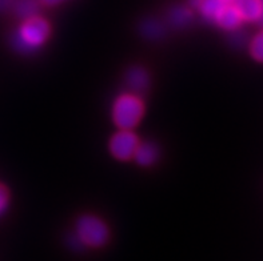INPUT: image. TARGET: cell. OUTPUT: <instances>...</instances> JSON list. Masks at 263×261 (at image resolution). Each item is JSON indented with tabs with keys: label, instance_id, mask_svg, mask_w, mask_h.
Segmentation results:
<instances>
[{
	"label": "cell",
	"instance_id": "obj_1",
	"mask_svg": "<svg viewBox=\"0 0 263 261\" xmlns=\"http://www.w3.org/2000/svg\"><path fill=\"white\" fill-rule=\"evenodd\" d=\"M50 32V24L43 17L23 20V24L11 35V47L22 55H31L46 43Z\"/></svg>",
	"mask_w": 263,
	"mask_h": 261
},
{
	"label": "cell",
	"instance_id": "obj_2",
	"mask_svg": "<svg viewBox=\"0 0 263 261\" xmlns=\"http://www.w3.org/2000/svg\"><path fill=\"white\" fill-rule=\"evenodd\" d=\"M143 103L135 95H122L114 103L112 119L120 129L131 131L135 128L143 117Z\"/></svg>",
	"mask_w": 263,
	"mask_h": 261
},
{
	"label": "cell",
	"instance_id": "obj_3",
	"mask_svg": "<svg viewBox=\"0 0 263 261\" xmlns=\"http://www.w3.org/2000/svg\"><path fill=\"white\" fill-rule=\"evenodd\" d=\"M77 236L83 245L102 247L108 240V228L99 217L84 215L77 223Z\"/></svg>",
	"mask_w": 263,
	"mask_h": 261
},
{
	"label": "cell",
	"instance_id": "obj_4",
	"mask_svg": "<svg viewBox=\"0 0 263 261\" xmlns=\"http://www.w3.org/2000/svg\"><path fill=\"white\" fill-rule=\"evenodd\" d=\"M139 140L137 135L128 129H122L111 137L110 140V152L118 160L126 162L134 156Z\"/></svg>",
	"mask_w": 263,
	"mask_h": 261
},
{
	"label": "cell",
	"instance_id": "obj_5",
	"mask_svg": "<svg viewBox=\"0 0 263 261\" xmlns=\"http://www.w3.org/2000/svg\"><path fill=\"white\" fill-rule=\"evenodd\" d=\"M231 4L239 13L240 19L250 23L258 22L263 7L262 0H233Z\"/></svg>",
	"mask_w": 263,
	"mask_h": 261
},
{
	"label": "cell",
	"instance_id": "obj_6",
	"mask_svg": "<svg viewBox=\"0 0 263 261\" xmlns=\"http://www.w3.org/2000/svg\"><path fill=\"white\" fill-rule=\"evenodd\" d=\"M126 84L134 93H144L150 87V76L142 67H133L126 73Z\"/></svg>",
	"mask_w": 263,
	"mask_h": 261
},
{
	"label": "cell",
	"instance_id": "obj_7",
	"mask_svg": "<svg viewBox=\"0 0 263 261\" xmlns=\"http://www.w3.org/2000/svg\"><path fill=\"white\" fill-rule=\"evenodd\" d=\"M214 23L226 31H235L237 28H239L240 24L243 23V20L240 19L239 13L234 8L233 4H226L218 13Z\"/></svg>",
	"mask_w": 263,
	"mask_h": 261
},
{
	"label": "cell",
	"instance_id": "obj_8",
	"mask_svg": "<svg viewBox=\"0 0 263 261\" xmlns=\"http://www.w3.org/2000/svg\"><path fill=\"white\" fill-rule=\"evenodd\" d=\"M133 157H135L139 166L148 167L157 162L159 157V148L150 142L139 143Z\"/></svg>",
	"mask_w": 263,
	"mask_h": 261
},
{
	"label": "cell",
	"instance_id": "obj_9",
	"mask_svg": "<svg viewBox=\"0 0 263 261\" xmlns=\"http://www.w3.org/2000/svg\"><path fill=\"white\" fill-rule=\"evenodd\" d=\"M39 10V0H15L12 4L13 13L22 20H27L33 16H37Z\"/></svg>",
	"mask_w": 263,
	"mask_h": 261
},
{
	"label": "cell",
	"instance_id": "obj_10",
	"mask_svg": "<svg viewBox=\"0 0 263 261\" xmlns=\"http://www.w3.org/2000/svg\"><path fill=\"white\" fill-rule=\"evenodd\" d=\"M168 22L175 28H184L193 22V12L183 6H175L168 12Z\"/></svg>",
	"mask_w": 263,
	"mask_h": 261
},
{
	"label": "cell",
	"instance_id": "obj_11",
	"mask_svg": "<svg viewBox=\"0 0 263 261\" xmlns=\"http://www.w3.org/2000/svg\"><path fill=\"white\" fill-rule=\"evenodd\" d=\"M140 33L148 40H158L164 35L163 24L155 19H146L140 23Z\"/></svg>",
	"mask_w": 263,
	"mask_h": 261
},
{
	"label": "cell",
	"instance_id": "obj_12",
	"mask_svg": "<svg viewBox=\"0 0 263 261\" xmlns=\"http://www.w3.org/2000/svg\"><path fill=\"white\" fill-rule=\"evenodd\" d=\"M226 6V3H223L222 0H202L198 6L202 16L207 20V22H211L214 23L215 22V17L218 16V13L220 12V10Z\"/></svg>",
	"mask_w": 263,
	"mask_h": 261
},
{
	"label": "cell",
	"instance_id": "obj_13",
	"mask_svg": "<svg viewBox=\"0 0 263 261\" xmlns=\"http://www.w3.org/2000/svg\"><path fill=\"white\" fill-rule=\"evenodd\" d=\"M250 53L254 60L263 63V31L254 36L250 43Z\"/></svg>",
	"mask_w": 263,
	"mask_h": 261
},
{
	"label": "cell",
	"instance_id": "obj_14",
	"mask_svg": "<svg viewBox=\"0 0 263 261\" xmlns=\"http://www.w3.org/2000/svg\"><path fill=\"white\" fill-rule=\"evenodd\" d=\"M8 203H10V193H8V189H7L4 185H0V216L6 212L7 207H8Z\"/></svg>",
	"mask_w": 263,
	"mask_h": 261
},
{
	"label": "cell",
	"instance_id": "obj_15",
	"mask_svg": "<svg viewBox=\"0 0 263 261\" xmlns=\"http://www.w3.org/2000/svg\"><path fill=\"white\" fill-rule=\"evenodd\" d=\"M15 0H0V12H6L10 8H12V4Z\"/></svg>",
	"mask_w": 263,
	"mask_h": 261
},
{
	"label": "cell",
	"instance_id": "obj_16",
	"mask_svg": "<svg viewBox=\"0 0 263 261\" xmlns=\"http://www.w3.org/2000/svg\"><path fill=\"white\" fill-rule=\"evenodd\" d=\"M63 2H67V0H39L40 4H43V6H47V7L58 6V4L63 3Z\"/></svg>",
	"mask_w": 263,
	"mask_h": 261
},
{
	"label": "cell",
	"instance_id": "obj_17",
	"mask_svg": "<svg viewBox=\"0 0 263 261\" xmlns=\"http://www.w3.org/2000/svg\"><path fill=\"white\" fill-rule=\"evenodd\" d=\"M257 23H259L260 26L263 27V7H262V12H260V16H259V19H258Z\"/></svg>",
	"mask_w": 263,
	"mask_h": 261
},
{
	"label": "cell",
	"instance_id": "obj_18",
	"mask_svg": "<svg viewBox=\"0 0 263 261\" xmlns=\"http://www.w3.org/2000/svg\"><path fill=\"white\" fill-rule=\"evenodd\" d=\"M222 2H223V3H226V4H231V3H233V0H222Z\"/></svg>",
	"mask_w": 263,
	"mask_h": 261
}]
</instances>
